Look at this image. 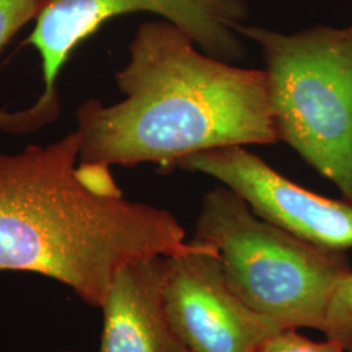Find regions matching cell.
I'll list each match as a JSON object with an SVG mask.
<instances>
[{"mask_svg":"<svg viewBox=\"0 0 352 352\" xmlns=\"http://www.w3.org/2000/svg\"><path fill=\"white\" fill-rule=\"evenodd\" d=\"M190 247L174 214L126 200L109 166L80 162L77 131L0 153V273L43 276L100 309L119 269Z\"/></svg>","mask_w":352,"mask_h":352,"instance_id":"1","label":"cell"},{"mask_svg":"<svg viewBox=\"0 0 352 352\" xmlns=\"http://www.w3.org/2000/svg\"><path fill=\"white\" fill-rule=\"evenodd\" d=\"M115 80L122 101L76 113L80 162L171 173L200 151L279 141L264 69L206 55L170 21L139 26Z\"/></svg>","mask_w":352,"mask_h":352,"instance_id":"2","label":"cell"},{"mask_svg":"<svg viewBox=\"0 0 352 352\" xmlns=\"http://www.w3.org/2000/svg\"><path fill=\"white\" fill-rule=\"evenodd\" d=\"M192 240L217 251L227 285L241 302L283 329L321 331L334 289L352 272L346 252L265 221L222 184L204 195Z\"/></svg>","mask_w":352,"mask_h":352,"instance_id":"3","label":"cell"},{"mask_svg":"<svg viewBox=\"0 0 352 352\" xmlns=\"http://www.w3.org/2000/svg\"><path fill=\"white\" fill-rule=\"evenodd\" d=\"M236 30L263 52L278 140L352 202V25Z\"/></svg>","mask_w":352,"mask_h":352,"instance_id":"4","label":"cell"},{"mask_svg":"<svg viewBox=\"0 0 352 352\" xmlns=\"http://www.w3.org/2000/svg\"><path fill=\"white\" fill-rule=\"evenodd\" d=\"M151 12L180 28L206 55L234 63L244 56L238 26L248 16L245 0H47L26 39L42 60L43 91L30 107L0 113V129L34 131L59 113L56 80L69 54L107 20Z\"/></svg>","mask_w":352,"mask_h":352,"instance_id":"5","label":"cell"},{"mask_svg":"<svg viewBox=\"0 0 352 352\" xmlns=\"http://www.w3.org/2000/svg\"><path fill=\"white\" fill-rule=\"evenodd\" d=\"M190 241L188 251L166 257L164 307L173 330L189 352H258L285 329L231 291L214 248Z\"/></svg>","mask_w":352,"mask_h":352,"instance_id":"6","label":"cell"},{"mask_svg":"<svg viewBox=\"0 0 352 352\" xmlns=\"http://www.w3.org/2000/svg\"><path fill=\"white\" fill-rule=\"evenodd\" d=\"M176 168L213 177L253 213L302 239L336 251L352 250V202L302 188L244 146L200 151Z\"/></svg>","mask_w":352,"mask_h":352,"instance_id":"7","label":"cell"},{"mask_svg":"<svg viewBox=\"0 0 352 352\" xmlns=\"http://www.w3.org/2000/svg\"><path fill=\"white\" fill-rule=\"evenodd\" d=\"M166 257L133 261L118 270L100 308L103 325L97 352H189L166 314Z\"/></svg>","mask_w":352,"mask_h":352,"instance_id":"8","label":"cell"},{"mask_svg":"<svg viewBox=\"0 0 352 352\" xmlns=\"http://www.w3.org/2000/svg\"><path fill=\"white\" fill-rule=\"evenodd\" d=\"M321 331L344 352H352V272L342 278L327 305Z\"/></svg>","mask_w":352,"mask_h":352,"instance_id":"9","label":"cell"},{"mask_svg":"<svg viewBox=\"0 0 352 352\" xmlns=\"http://www.w3.org/2000/svg\"><path fill=\"white\" fill-rule=\"evenodd\" d=\"M39 10V0H0V52Z\"/></svg>","mask_w":352,"mask_h":352,"instance_id":"10","label":"cell"},{"mask_svg":"<svg viewBox=\"0 0 352 352\" xmlns=\"http://www.w3.org/2000/svg\"><path fill=\"white\" fill-rule=\"evenodd\" d=\"M258 352H344L334 340H309L296 329H285L265 342Z\"/></svg>","mask_w":352,"mask_h":352,"instance_id":"11","label":"cell"},{"mask_svg":"<svg viewBox=\"0 0 352 352\" xmlns=\"http://www.w3.org/2000/svg\"><path fill=\"white\" fill-rule=\"evenodd\" d=\"M58 352H76V351H74V350H60V351H58Z\"/></svg>","mask_w":352,"mask_h":352,"instance_id":"12","label":"cell"}]
</instances>
